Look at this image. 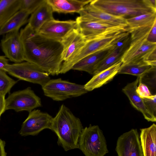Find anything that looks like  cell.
I'll use <instances>...</instances> for the list:
<instances>
[{
    "label": "cell",
    "mask_w": 156,
    "mask_h": 156,
    "mask_svg": "<svg viewBox=\"0 0 156 156\" xmlns=\"http://www.w3.org/2000/svg\"><path fill=\"white\" fill-rule=\"evenodd\" d=\"M53 117L47 112L34 109L29 112L23 123L20 134L22 136H34L45 129H51Z\"/></svg>",
    "instance_id": "8fae6325"
},
{
    "label": "cell",
    "mask_w": 156,
    "mask_h": 156,
    "mask_svg": "<svg viewBox=\"0 0 156 156\" xmlns=\"http://www.w3.org/2000/svg\"><path fill=\"white\" fill-rule=\"evenodd\" d=\"M63 46L62 58L63 62L73 58L84 45L86 40L78 28L71 31L61 41Z\"/></svg>",
    "instance_id": "2e32d148"
},
{
    "label": "cell",
    "mask_w": 156,
    "mask_h": 156,
    "mask_svg": "<svg viewBox=\"0 0 156 156\" xmlns=\"http://www.w3.org/2000/svg\"><path fill=\"white\" fill-rule=\"evenodd\" d=\"M44 94L53 100L62 101L81 96L87 92L84 85L59 78L50 79L42 87Z\"/></svg>",
    "instance_id": "8992f818"
},
{
    "label": "cell",
    "mask_w": 156,
    "mask_h": 156,
    "mask_svg": "<svg viewBox=\"0 0 156 156\" xmlns=\"http://www.w3.org/2000/svg\"><path fill=\"white\" fill-rule=\"evenodd\" d=\"M91 0H46L54 12L58 13H78Z\"/></svg>",
    "instance_id": "44dd1931"
},
{
    "label": "cell",
    "mask_w": 156,
    "mask_h": 156,
    "mask_svg": "<svg viewBox=\"0 0 156 156\" xmlns=\"http://www.w3.org/2000/svg\"><path fill=\"white\" fill-rule=\"evenodd\" d=\"M5 56L10 61L18 63L24 61L23 45L19 30H16L5 35L0 43Z\"/></svg>",
    "instance_id": "4fadbf2b"
},
{
    "label": "cell",
    "mask_w": 156,
    "mask_h": 156,
    "mask_svg": "<svg viewBox=\"0 0 156 156\" xmlns=\"http://www.w3.org/2000/svg\"><path fill=\"white\" fill-rule=\"evenodd\" d=\"M147 40L150 42L156 43V21L152 26L147 37Z\"/></svg>",
    "instance_id": "d6a6232c"
},
{
    "label": "cell",
    "mask_w": 156,
    "mask_h": 156,
    "mask_svg": "<svg viewBox=\"0 0 156 156\" xmlns=\"http://www.w3.org/2000/svg\"><path fill=\"white\" fill-rule=\"evenodd\" d=\"M76 21L80 33L86 41L127 31V28L115 26L106 23L88 20L77 17Z\"/></svg>",
    "instance_id": "9c48e42d"
},
{
    "label": "cell",
    "mask_w": 156,
    "mask_h": 156,
    "mask_svg": "<svg viewBox=\"0 0 156 156\" xmlns=\"http://www.w3.org/2000/svg\"><path fill=\"white\" fill-rule=\"evenodd\" d=\"M112 45L107 48L90 54L81 59L72 69L83 71L94 75L97 66L109 53Z\"/></svg>",
    "instance_id": "d6986e66"
},
{
    "label": "cell",
    "mask_w": 156,
    "mask_h": 156,
    "mask_svg": "<svg viewBox=\"0 0 156 156\" xmlns=\"http://www.w3.org/2000/svg\"><path fill=\"white\" fill-rule=\"evenodd\" d=\"M139 82V77L132 82L127 84L122 89V92L127 96L133 106L143 114L144 118L149 122H155L156 118L147 110L143 99L136 92Z\"/></svg>",
    "instance_id": "e0dca14e"
},
{
    "label": "cell",
    "mask_w": 156,
    "mask_h": 156,
    "mask_svg": "<svg viewBox=\"0 0 156 156\" xmlns=\"http://www.w3.org/2000/svg\"><path fill=\"white\" fill-rule=\"evenodd\" d=\"M120 33L86 41L84 45L73 58L63 62L60 73L68 72L72 69L75 64L87 56L111 46L113 42Z\"/></svg>",
    "instance_id": "30bf717a"
},
{
    "label": "cell",
    "mask_w": 156,
    "mask_h": 156,
    "mask_svg": "<svg viewBox=\"0 0 156 156\" xmlns=\"http://www.w3.org/2000/svg\"><path fill=\"white\" fill-rule=\"evenodd\" d=\"M142 99L147 110L156 118V94Z\"/></svg>",
    "instance_id": "4dcf8cb0"
},
{
    "label": "cell",
    "mask_w": 156,
    "mask_h": 156,
    "mask_svg": "<svg viewBox=\"0 0 156 156\" xmlns=\"http://www.w3.org/2000/svg\"><path fill=\"white\" fill-rule=\"evenodd\" d=\"M5 96L0 93V115H1L5 111Z\"/></svg>",
    "instance_id": "e575fe53"
},
{
    "label": "cell",
    "mask_w": 156,
    "mask_h": 156,
    "mask_svg": "<svg viewBox=\"0 0 156 156\" xmlns=\"http://www.w3.org/2000/svg\"><path fill=\"white\" fill-rule=\"evenodd\" d=\"M79 148L85 156H104L108 152L106 140L98 125L83 128L79 140Z\"/></svg>",
    "instance_id": "5b68a950"
},
{
    "label": "cell",
    "mask_w": 156,
    "mask_h": 156,
    "mask_svg": "<svg viewBox=\"0 0 156 156\" xmlns=\"http://www.w3.org/2000/svg\"><path fill=\"white\" fill-rule=\"evenodd\" d=\"M3 71L20 80L38 84L42 87L51 79L47 73L36 65L27 61L9 64Z\"/></svg>",
    "instance_id": "52a82bcc"
},
{
    "label": "cell",
    "mask_w": 156,
    "mask_h": 156,
    "mask_svg": "<svg viewBox=\"0 0 156 156\" xmlns=\"http://www.w3.org/2000/svg\"><path fill=\"white\" fill-rule=\"evenodd\" d=\"M83 129L80 119L62 104L53 118L50 129L57 135L58 144L67 151L79 148V139Z\"/></svg>",
    "instance_id": "7a4b0ae2"
},
{
    "label": "cell",
    "mask_w": 156,
    "mask_h": 156,
    "mask_svg": "<svg viewBox=\"0 0 156 156\" xmlns=\"http://www.w3.org/2000/svg\"><path fill=\"white\" fill-rule=\"evenodd\" d=\"M17 82L9 77L5 71L0 70V93L5 96Z\"/></svg>",
    "instance_id": "f1b7e54d"
},
{
    "label": "cell",
    "mask_w": 156,
    "mask_h": 156,
    "mask_svg": "<svg viewBox=\"0 0 156 156\" xmlns=\"http://www.w3.org/2000/svg\"><path fill=\"white\" fill-rule=\"evenodd\" d=\"M24 61L37 66L49 75H57L63 61L61 41L33 30L27 24L20 31Z\"/></svg>",
    "instance_id": "6da1fadb"
},
{
    "label": "cell",
    "mask_w": 156,
    "mask_h": 156,
    "mask_svg": "<svg viewBox=\"0 0 156 156\" xmlns=\"http://www.w3.org/2000/svg\"><path fill=\"white\" fill-rule=\"evenodd\" d=\"M156 21V12H149L126 20L127 30L147 26Z\"/></svg>",
    "instance_id": "484cf974"
},
{
    "label": "cell",
    "mask_w": 156,
    "mask_h": 156,
    "mask_svg": "<svg viewBox=\"0 0 156 156\" xmlns=\"http://www.w3.org/2000/svg\"><path fill=\"white\" fill-rule=\"evenodd\" d=\"M1 116V115H0V119Z\"/></svg>",
    "instance_id": "8d00e7d4"
},
{
    "label": "cell",
    "mask_w": 156,
    "mask_h": 156,
    "mask_svg": "<svg viewBox=\"0 0 156 156\" xmlns=\"http://www.w3.org/2000/svg\"><path fill=\"white\" fill-rule=\"evenodd\" d=\"M41 106V99L30 87L14 92L5 99V111L12 109L16 112L26 111L30 112Z\"/></svg>",
    "instance_id": "ba28073f"
},
{
    "label": "cell",
    "mask_w": 156,
    "mask_h": 156,
    "mask_svg": "<svg viewBox=\"0 0 156 156\" xmlns=\"http://www.w3.org/2000/svg\"><path fill=\"white\" fill-rule=\"evenodd\" d=\"M140 141L144 156H156V125L140 129Z\"/></svg>",
    "instance_id": "7402d4cb"
},
{
    "label": "cell",
    "mask_w": 156,
    "mask_h": 156,
    "mask_svg": "<svg viewBox=\"0 0 156 156\" xmlns=\"http://www.w3.org/2000/svg\"><path fill=\"white\" fill-rule=\"evenodd\" d=\"M9 60L5 56L0 55V70H4L6 66L9 64Z\"/></svg>",
    "instance_id": "836d02e7"
},
{
    "label": "cell",
    "mask_w": 156,
    "mask_h": 156,
    "mask_svg": "<svg viewBox=\"0 0 156 156\" xmlns=\"http://www.w3.org/2000/svg\"><path fill=\"white\" fill-rule=\"evenodd\" d=\"M126 51L123 49L115 47L112 44L109 53L97 66L94 75L121 61Z\"/></svg>",
    "instance_id": "d4e9b609"
},
{
    "label": "cell",
    "mask_w": 156,
    "mask_h": 156,
    "mask_svg": "<svg viewBox=\"0 0 156 156\" xmlns=\"http://www.w3.org/2000/svg\"><path fill=\"white\" fill-rule=\"evenodd\" d=\"M139 77V81L146 85L150 91L156 94V66L152 67L148 71Z\"/></svg>",
    "instance_id": "83f0119b"
},
{
    "label": "cell",
    "mask_w": 156,
    "mask_h": 156,
    "mask_svg": "<svg viewBox=\"0 0 156 156\" xmlns=\"http://www.w3.org/2000/svg\"><path fill=\"white\" fill-rule=\"evenodd\" d=\"M44 0H21L20 9L32 14Z\"/></svg>",
    "instance_id": "f546056e"
},
{
    "label": "cell",
    "mask_w": 156,
    "mask_h": 156,
    "mask_svg": "<svg viewBox=\"0 0 156 156\" xmlns=\"http://www.w3.org/2000/svg\"><path fill=\"white\" fill-rule=\"evenodd\" d=\"M79 16L88 20L97 21L118 27L127 28L126 20L106 13L90 3L85 5L78 13Z\"/></svg>",
    "instance_id": "5bb4252c"
},
{
    "label": "cell",
    "mask_w": 156,
    "mask_h": 156,
    "mask_svg": "<svg viewBox=\"0 0 156 156\" xmlns=\"http://www.w3.org/2000/svg\"><path fill=\"white\" fill-rule=\"evenodd\" d=\"M122 64L119 62L93 75L85 85V89L88 92L101 87L112 80L118 73Z\"/></svg>",
    "instance_id": "ac0fdd59"
},
{
    "label": "cell",
    "mask_w": 156,
    "mask_h": 156,
    "mask_svg": "<svg viewBox=\"0 0 156 156\" xmlns=\"http://www.w3.org/2000/svg\"><path fill=\"white\" fill-rule=\"evenodd\" d=\"M100 10L126 20L149 12H156L150 0H91Z\"/></svg>",
    "instance_id": "3957f363"
},
{
    "label": "cell",
    "mask_w": 156,
    "mask_h": 156,
    "mask_svg": "<svg viewBox=\"0 0 156 156\" xmlns=\"http://www.w3.org/2000/svg\"><path fill=\"white\" fill-rule=\"evenodd\" d=\"M152 67L144 62L122 64L118 74H130L140 77Z\"/></svg>",
    "instance_id": "4316f807"
},
{
    "label": "cell",
    "mask_w": 156,
    "mask_h": 156,
    "mask_svg": "<svg viewBox=\"0 0 156 156\" xmlns=\"http://www.w3.org/2000/svg\"><path fill=\"white\" fill-rule=\"evenodd\" d=\"M21 0H0V28L20 9Z\"/></svg>",
    "instance_id": "cb8c5ba5"
},
{
    "label": "cell",
    "mask_w": 156,
    "mask_h": 156,
    "mask_svg": "<svg viewBox=\"0 0 156 156\" xmlns=\"http://www.w3.org/2000/svg\"><path fill=\"white\" fill-rule=\"evenodd\" d=\"M118 156H144L136 129H132L119 137L115 148Z\"/></svg>",
    "instance_id": "7c38bea8"
},
{
    "label": "cell",
    "mask_w": 156,
    "mask_h": 156,
    "mask_svg": "<svg viewBox=\"0 0 156 156\" xmlns=\"http://www.w3.org/2000/svg\"><path fill=\"white\" fill-rule=\"evenodd\" d=\"M139 84L136 91L138 95L141 98L149 97L152 95L148 87L145 84L139 81Z\"/></svg>",
    "instance_id": "1f68e13d"
},
{
    "label": "cell",
    "mask_w": 156,
    "mask_h": 156,
    "mask_svg": "<svg viewBox=\"0 0 156 156\" xmlns=\"http://www.w3.org/2000/svg\"><path fill=\"white\" fill-rule=\"evenodd\" d=\"M29 15L26 11L20 9L0 28V36L19 30L20 28L27 22Z\"/></svg>",
    "instance_id": "603a6c76"
},
{
    "label": "cell",
    "mask_w": 156,
    "mask_h": 156,
    "mask_svg": "<svg viewBox=\"0 0 156 156\" xmlns=\"http://www.w3.org/2000/svg\"><path fill=\"white\" fill-rule=\"evenodd\" d=\"M5 147L4 142L0 139V156H6Z\"/></svg>",
    "instance_id": "d590c367"
},
{
    "label": "cell",
    "mask_w": 156,
    "mask_h": 156,
    "mask_svg": "<svg viewBox=\"0 0 156 156\" xmlns=\"http://www.w3.org/2000/svg\"><path fill=\"white\" fill-rule=\"evenodd\" d=\"M53 11L46 0L43 2L31 14L28 25L34 31L38 32L46 23L54 19Z\"/></svg>",
    "instance_id": "ffe728a7"
},
{
    "label": "cell",
    "mask_w": 156,
    "mask_h": 156,
    "mask_svg": "<svg viewBox=\"0 0 156 156\" xmlns=\"http://www.w3.org/2000/svg\"><path fill=\"white\" fill-rule=\"evenodd\" d=\"M77 28V25L76 20L59 21L54 19L45 23L38 33L62 41L71 31Z\"/></svg>",
    "instance_id": "9a60e30c"
},
{
    "label": "cell",
    "mask_w": 156,
    "mask_h": 156,
    "mask_svg": "<svg viewBox=\"0 0 156 156\" xmlns=\"http://www.w3.org/2000/svg\"><path fill=\"white\" fill-rule=\"evenodd\" d=\"M153 24L128 31L130 34L131 42L122 58V64L140 62L146 63L149 55L156 50V43L147 40Z\"/></svg>",
    "instance_id": "277c9868"
}]
</instances>
